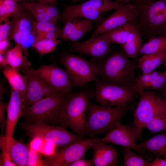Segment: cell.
Instances as JSON below:
<instances>
[{
  "mask_svg": "<svg viewBox=\"0 0 166 166\" xmlns=\"http://www.w3.org/2000/svg\"><path fill=\"white\" fill-rule=\"evenodd\" d=\"M123 50L113 52L104 59L97 60L92 58L96 75L107 83L133 87L136 66Z\"/></svg>",
  "mask_w": 166,
  "mask_h": 166,
  "instance_id": "1",
  "label": "cell"
},
{
  "mask_svg": "<svg viewBox=\"0 0 166 166\" xmlns=\"http://www.w3.org/2000/svg\"><path fill=\"white\" fill-rule=\"evenodd\" d=\"M137 16L134 25L141 36L148 40L166 35L164 10L166 2L134 0Z\"/></svg>",
  "mask_w": 166,
  "mask_h": 166,
  "instance_id": "2",
  "label": "cell"
},
{
  "mask_svg": "<svg viewBox=\"0 0 166 166\" xmlns=\"http://www.w3.org/2000/svg\"><path fill=\"white\" fill-rule=\"evenodd\" d=\"M133 106H109L89 102L85 123V133L91 138L99 134L106 135L121 124L120 120Z\"/></svg>",
  "mask_w": 166,
  "mask_h": 166,
  "instance_id": "3",
  "label": "cell"
},
{
  "mask_svg": "<svg viewBox=\"0 0 166 166\" xmlns=\"http://www.w3.org/2000/svg\"><path fill=\"white\" fill-rule=\"evenodd\" d=\"M66 95L59 116L61 127H68L77 135L85 134V123L90 97L84 91Z\"/></svg>",
  "mask_w": 166,
  "mask_h": 166,
  "instance_id": "4",
  "label": "cell"
},
{
  "mask_svg": "<svg viewBox=\"0 0 166 166\" xmlns=\"http://www.w3.org/2000/svg\"><path fill=\"white\" fill-rule=\"evenodd\" d=\"M123 4L112 0H88L79 4L66 5L60 19L64 22L70 18H80L98 22L107 12Z\"/></svg>",
  "mask_w": 166,
  "mask_h": 166,
  "instance_id": "5",
  "label": "cell"
},
{
  "mask_svg": "<svg viewBox=\"0 0 166 166\" xmlns=\"http://www.w3.org/2000/svg\"><path fill=\"white\" fill-rule=\"evenodd\" d=\"M19 126L28 136L33 138L39 137L45 140L52 141L57 147L65 146L72 141L84 139L63 127L50 125L39 120L25 121L20 123Z\"/></svg>",
  "mask_w": 166,
  "mask_h": 166,
  "instance_id": "6",
  "label": "cell"
},
{
  "mask_svg": "<svg viewBox=\"0 0 166 166\" xmlns=\"http://www.w3.org/2000/svg\"><path fill=\"white\" fill-rule=\"evenodd\" d=\"M67 94L45 97L22 109L25 121L39 120L53 125L59 123L61 106Z\"/></svg>",
  "mask_w": 166,
  "mask_h": 166,
  "instance_id": "7",
  "label": "cell"
},
{
  "mask_svg": "<svg viewBox=\"0 0 166 166\" xmlns=\"http://www.w3.org/2000/svg\"><path fill=\"white\" fill-rule=\"evenodd\" d=\"M94 81L96 99L101 105L125 107L133 101L137 93L133 88L107 83L96 77Z\"/></svg>",
  "mask_w": 166,
  "mask_h": 166,
  "instance_id": "8",
  "label": "cell"
},
{
  "mask_svg": "<svg viewBox=\"0 0 166 166\" xmlns=\"http://www.w3.org/2000/svg\"><path fill=\"white\" fill-rule=\"evenodd\" d=\"M140 95L138 104L132 113L133 124L137 129L139 139L141 138L142 129L149 119L166 113V99L151 90L144 91Z\"/></svg>",
  "mask_w": 166,
  "mask_h": 166,
  "instance_id": "9",
  "label": "cell"
},
{
  "mask_svg": "<svg viewBox=\"0 0 166 166\" xmlns=\"http://www.w3.org/2000/svg\"><path fill=\"white\" fill-rule=\"evenodd\" d=\"M60 62L66 68L73 84L77 86H83L94 81L96 78L95 67L91 61H88L76 55L66 53L61 56Z\"/></svg>",
  "mask_w": 166,
  "mask_h": 166,
  "instance_id": "10",
  "label": "cell"
},
{
  "mask_svg": "<svg viewBox=\"0 0 166 166\" xmlns=\"http://www.w3.org/2000/svg\"><path fill=\"white\" fill-rule=\"evenodd\" d=\"M98 137L83 139L72 141L59 149H56L52 156L45 159L46 166H69L72 163L83 157L85 153Z\"/></svg>",
  "mask_w": 166,
  "mask_h": 166,
  "instance_id": "11",
  "label": "cell"
},
{
  "mask_svg": "<svg viewBox=\"0 0 166 166\" xmlns=\"http://www.w3.org/2000/svg\"><path fill=\"white\" fill-rule=\"evenodd\" d=\"M13 18L9 36L16 45L21 47L26 57L28 49L32 46L36 40L34 21L24 11L19 16Z\"/></svg>",
  "mask_w": 166,
  "mask_h": 166,
  "instance_id": "12",
  "label": "cell"
},
{
  "mask_svg": "<svg viewBox=\"0 0 166 166\" xmlns=\"http://www.w3.org/2000/svg\"><path fill=\"white\" fill-rule=\"evenodd\" d=\"M40 78L48 86L59 93H70L73 85L66 69L55 65H43L38 70Z\"/></svg>",
  "mask_w": 166,
  "mask_h": 166,
  "instance_id": "13",
  "label": "cell"
},
{
  "mask_svg": "<svg viewBox=\"0 0 166 166\" xmlns=\"http://www.w3.org/2000/svg\"><path fill=\"white\" fill-rule=\"evenodd\" d=\"M23 72L26 79L27 89L25 98L22 103V109L42 99L43 96L51 97L60 94L40 78L37 70L29 67Z\"/></svg>",
  "mask_w": 166,
  "mask_h": 166,
  "instance_id": "14",
  "label": "cell"
},
{
  "mask_svg": "<svg viewBox=\"0 0 166 166\" xmlns=\"http://www.w3.org/2000/svg\"><path fill=\"white\" fill-rule=\"evenodd\" d=\"M99 25L94 30L90 38L128 23L134 24L137 16V9L132 2L121 6Z\"/></svg>",
  "mask_w": 166,
  "mask_h": 166,
  "instance_id": "15",
  "label": "cell"
},
{
  "mask_svg": "<svg viewBox=\"0 0 166 166\" xmlns=\"http://www.w3.org/2000/svg\"><path fill=\"white\" fill-rule=\"evenodd\" d=\"M139 139L137 128L121 125L117 126L106 134L101 140L104 142L129 148L136 151L141 155L144 150L140 148L136 143Z\"/></svg>",
  "mask_w": 166,
  "mask_h": 166,
  "instance_id": "16",
  "label": "cell"
},
{
  "mask_svg": "<svg viewBox=\"0 0 166 166\" xmlns=\"http://www.w3.org/2000/svg\"><path fill=\"white\" fill-rule=\"evenodd\" d=\"M110 44L99 35L84 41L73 42L71 49L73 52L86 55L95 60H101L111 52Z\"/></svg>",
  "mask_w": 166,
  "mask_h": 166,
  "instance_id": "17",
  "label": "cell"
},
{
  "mask_svg": "<svg viewBox=\"0 0 166 166\" xmlns=\"http://www.w3.org/2000/svg\"><path fill=\"white\" fill-rule=\"evenodd\" d=\"M133 87L137 93L141 94L146 91H163L166 87V71H155L140 74L134 78Z\"/></svg>",
  "mask_w": 166,
  "mask_h": 166,
  "instance_id": "18",
  "label": "cell"
},
{
  "mask_svg": "<svg viewBox=\"0 0 166 166\" xmlns=\"http://www.w3.org/2000/svg\"><path fill=\"white\" fill-rule=\"evenodd\" d=\"M61 39L73 42L81 39L85 34L92 30L94 26L92 21L80 18H73L64 21Z\"/></svg>",
  "mask_w": 166,
  "mask_h": 166,
  "instance_id": "19",
  "label": "cell"
},
{
  "mask_svg": "<svg viewBox=\"0 0 166 166\" xmlns=\"http://www.w3.org/2000/svg\"><path fill=\"white\" fill-rule=\"evenodd\" d=\"M100 139L96 142L91 148L93 149L91 160L95 166L118 165V152L112 146L106 145Z\"/></svg>",
  "mask_w": 166,
  "mask_h": 166,
  "instance_id": "20",
  "label": "cell"
},
{
  "mask_svg": "<svg viewBox=\"0 0 166 166\" xmlns=\"http://www.w3.org/2000/svg\"><path fill=\"white\" fill-rule=\"evenodd\" d=\"M7 117L5 136L7 140H11L16 124L22 117V104L18 91L10 88V98L7 107Z\"/></svg>",
  "mask_w": 166,
  "mask_h": 166,
  "instance_id": "21",
  "label": "cell"
},
{
  "mask_svg": "<svg viewBox=\"0 0 166 166\" xmlns=\"http://www.w3.org/2000/svg\"><path fill=\"white\" fill-rule=\"evenodd\" d=\"M0 147L2 151L8 152L17 166H26L28 147L13 137L10 141L5 135L0 137Z\"/></svg>",
  "mask_w": 166,
  "mask_h": 166,
  "instance_id": "22",
  "label": "cell"
},
{
  "mask_svg": "<svg viewBox=\"0 0 166 166\" xmlns=\"http://www.w3.org/2000/svg\"><path fill=\"white\" fill-rule=\"evenodd\" d=\"M21 5L31 12L36 21L48 22L55 24L54 21L58 15V11L55 5L33 2H23Z\"/></svg>",
  "mask_w": 166,
  "mask_h": 166,
  "instance_id": "23",
  "label": "cell"
},
{
  "mask_svg": "<svg viewBox=\"0 0 166 166\" xmlns=\"http://www.w3.org/2000/svg\"><path fill=\"white\" fill-rule=\"evenodd\" d=\"M8 81L10 88L18 91L22 104L25 98L27 89V80L25 76L19 72V70L8 65L2 70Z\"/></svg>",
  "mask_w": 166,
  "mask_h": 166,
  "instance_id": "24",
  "label": "cell"
},
{
  "mask_svg": "<svg viewBox=\"0 0 166 166\" xmlns=\"http://www.w3.org/2000/svg\"><path fill=\"white\" fill-rule=\"evenodd\" d=\"M138 145L144 150L166 159V132L156 135Z\"/></svg>",
  "mask_w": 166,
  "mask_h": 166,
  "instance_id": "25",
  "label": "cell"
},
{
  "mask_svg": "<svg viewBox=\"0 0 166 166\" xmlns=\"http://www.w3.org/2000/svg\"><path fill=\"white\" fill-rule=\"evenodd\" d=\"M166 57V51L144 54L138 60L137 67L143 73H151L163 64Z\"/></svg>",
  "mask_w": 166,
  "mask_h": 166,
  "instance_id": "26",
  "label": "cell"
},
{
  "mask_svg": "<svg viewBox=\"0 0 166 166\" xmlns=\"http://www.w3.org/2000/svg\"><path fill=\"white\" fill-rule=\"evenodd\" d=\"M133 24L128 23L104 32L100 35L110 43L124 44L126 42Z\"/></svg>",
  "mask_w": 166,
  "mask_h": 166,
  "instance_id": "27",
  "label": "cell"
},
{
  "mask_svg": "<svg viewBox=\"0 0 166 166\" xmlns=\"http://www.w3.org/2000/svg\"><path fill=\"white\" fill-rule=\"evenodd\" d=\"M141 36L133 24L126 42L121 45L122 49L129 58H134L139 53L142 45Z\"/></svg>",
  "mask_w": 166,
  "mask_h": 166,
  "instance_id": "28",
  "label": "cell"
},
{
  "mask_svg": "<svg viewBox=\"0 0 166 166\" xmlns=\"http://www.w3.org/2000/svg\"><path fill=\"white\" fill-rule=\"evenodd\" d=\"M23 51L18 45L8 50L6 54L5 57L8 65L13 68L20 70L22 72L30 67V63L23 55Z\"/></svg>",
  "mask_w": 166,
  "mask_h": 166,
  "instance_id": "29",
  "label": "cell"
},
{
  "mask_svg": "<svg viewBox=\"0 0 166 166\" xmlns=\"http://www.w3.org/2000/svg\"><path fill=\"white\" fill-rule=\"evenodd\" d=\"M25 9L13 0H0V22L9 17L13 18L20 15Z\"/></svg>",
  "mask_w": 166,
  "mask_h": 166,
  "instance_id": "30",
  "label": "cell"
},
{
  "mask_svg": "<svg viewBox=\"0 0 166 166\" xmlns=\"http://www.w3.org/2000/svg\"><path fill=\"white\" fill-rule=\"evenodd\" d=\"M162 51H166V35L156 36L148 40L142 45L138 54H148Z\"/></svg>",
  "mask_w": 166,
  "mask_h": 166,
  "instance_id": "31",
  "label": "cell"
},
{
  "mask_svg": "<svg viewBox=\"0 0 166 166\" xmlns=\"http://www.w3.org/2000/svg\"><path fill=\"white\" fill-rule=\"evenodd\" d=\"M61 39H43L37 40L32 45L40 56L55 51L57 46L61 42Z\"/></svg>",
  "mask_w": 166,
  "mask_h": 166,
  "instance_id": "32",
  "label": "cell"
},
{
  "mask_svg": "<svg viewBox=\"0 0 166 166\" xmlns=\"http://www.w3.org/2000/svg\"><path fill=\"white\" fill-rule=\"evenodd\" d=\"M121 151L124 156L123 166H143L150 160H144L140 155L132 152L131 149L123 147Z\"/></svg>",
  "mask_w": 166,
  "mask_h": 166,
  "instance_id": "33",
  "label": "cell"
},
{
  "mask_svg": "<svg viewBox=\"0 0 166 166\" xmlns=\"http://www.w3.org/2000/svg\"><path fill=\"white\" fill-rule=\"evenodd\" d=\"M152 133H156L166 130V113L156 115L149 119L144 128Z\"/></svg>",
  "mask_w": 166,
  "mask_h": 166,
  "instance_id": "34",
  "label": "cell"
},
{
  "mask_svg": "<svg viewBox=\"0 0 166 166\" xmlns=\"http://www.w3.org/2000/svg\"><path fill=\"white\" fill-rule=\"evenodd\" d=\"M26 166H46L40 153L28 147Z\"/></svg>",
  "mask_w": 166,
  "mask_h": 166,
  "instance_id": "35",
  "label": "cell"
},
{
  "mask_svg": "<svg viewBox=\"0 0 166 166\" xmlns=\"http://www.w3.org/2000/svg\"><path fill=\"white\" fill-rule=\"evenodd\" d=\"M34 26L36 33L39 32H49L62 31L61 28L55 24L48 22H42L35 21Z\"/></svg>",
  "mask_w": 166,
  "mask_h": 166,
  "instance_id": "36",
  "label": "cell"
},
{
  "mask_svg": "<svg viewBox=\"0 0 166 166\" xmlns=\"http://www.w3.org/2000/svg\"><path fill=\"white\" fill-rule=\"evenodd\" d=\"M57 148L56 145L53 141L45 140L43 145L40 154L45 156L47 157L51 156L55 153Z\"/></svg>",
  "mask_w": 166,
  "mask_h": 166,
  "instance_id": "37",
  "label": "cell"
},
{
  "mask_svg": "<svg viewBox=\"0 0 166 166\" xmlns=\"http://www.w3.org/2000/svg\"><path fill=\"white\" fill-rule=\"evenodd\" d=\"M3 22L4 23L0 25V40L8 38L11 28V22L8 18Z\"/></svg>",
  "mask_w": 166,
  "mask_h": 166,
  "instance_id": "38",
  "label": "cell"
},
{
  "mask_svg": "<svg viewBox=\"0 0 166 166\" xmlns=\"http://www.w3.org/2000/svg\"><path fill=\"white\" fill-rule=\"evenodd\" d=\"M44 140V139L40 137H34L29 144L28 147L40 153Z\"/></svg>",
  "mask_w": 166,
  "mask_h": 166,
  "instance_id": "39",
  "label": "cell"
},
{
  "mask_svg": "<svg viewBox=\"0 0 166 166\" xmlns=\"http://www.w3.org/2000/svg\"><path fill=\"white\" fill-rule=\"evenodd\" d=\"M62 31L36 33V40L43 39H53L61 38Z\"/></svg>",
  "mask_w": 166,
  "mask_h": 166,
  "instance_id": "40",
  "label": "cell"
},
{
  "mask_svg": "<svg viewBox=\"0 0 166 166\" xmlns=\"http://www.w3.org/2000/svg\"><path fill=\"white\" fill-rule=\"evenodd\" d=\"M0 166H15V163L13 160L10 154L7 152L2 151L0 155Z\"/></svg>",
  "mask_w": 166,
  "mask_h": 166,
  "instance_id": "41",
  "label": "cell"
},
{
  "mask_svg": "<svg viewBox=\"0 0 166 166\" xmlns=\"http://www.w3.org/2000/svg\"><path fill=\"white\" fill-rule=\"evenodd\" d=\"M145 166H166V159L156 156L153 161L147 162L145 164Z\"/></svg>",
  "mask_w": 166,
  "mask_h": 166,
  "instance_id": "42",
  "label": "cell"
},
{
  "mask_svg": "<svg viewBox=\"0 0 166 166\" xmlns=\"http://www.w3.org/2000/svg\"><path fill=\"white\" fill-rule=\"evenodd\" d=\"M5 108V105L2 102V99H0V127L1 128V133H3L4 128L6 126V121H5L4 111Z\"/></svg>",
  "mask_w": 166,
  "mask_h": 166,
  "instance_id": "43",
  "label": "cell"
},
{
  "mask_svg": "<svg viewBox=\"0 0 166 166\" xmlns=\"http://www.w3.org/2000/svg\"><path fill=\"white\" fill-rule=\"evenodd\" d=\"M93 164L91 160L80 158L71 164L69 166H91Z\"/></svg>",
  "mask_w": 166,
  "mask_h": 166,
  "instance_id": "44",
  "label": "cell"
},
{
  "mask_svg": "<svg viewBox=\"0 0 166 166\" xmlns=\"http://www.w3.org/2000/svg\"><path fill=\"white\" fill-rule=\"evenodd\" d=\"M10 45L8 38L0 40V54H4Z\"/></svg>",
  "mask_w": 166,
  "mask_h": 166,
  "instance_id": "45",
  "label": "cell"
},
{
  "mask_svg": "<svg viewBox=\"0 0 166 166\" xmlns=\"http://www.w3.org/2000/svg\"><path fill=\"white\" fill-rule=\"evenodd\" d=\"M8 63L5 56L3 54H0V65L3 69L8 66Z\"/></svg>",
  "mask_w": 166,
  "mask_h": 166,
  "instance_id": "46",
  "label": "cell"
},
{
  "mask_svg": "<svg viewBox=\"0 0 166 166\" xmlns=\"http://www.w3.org/2000/svg\"><path fill=\"white\" fill-rule=\"evenodd\" d=\"M38 2L41 3H47L50 4L56 5V4L55 3L53 0H38Z\"/></svg>",
  "mask_w": 166,
  "mask_h": 166,
  "instance_id": "47",
  "label": "cell"
},
{
  "mask_svg": "<svg viewBox=\"0 0 166 166\" xmlns=\"http://www.w3.org/2000/svg\"><path fill=\"white\" fill-rule=\"evenodd\" d=\"M132 0H115V1L118 3L124 4L128 3Z\"/></svg>",
  "mask_w": 166,
  "mask_h": 166,
  "instance_id": "48",
  "label": "cell"
},
{
  "mask_svg": "<svg viewBox=\"0 0 166 166\" xmlns=\"http://www.w3.org/2000/svg\"><path fill=\"white\" fill-rule=\"evenodd\" d=\"M162 96L164 99H166V87L163 91Z\"/></svg>",
  "mask_w": 166,
  "mask_h": 166,
  "instance_id": "49",
  "label": "cell"
},
{
  "mask_svg": "<svg viewBox=\"0 0 166 166\" xmlns=\"http://www.w3.org/2000/svg\"><path fill=\"white\" fill-rule=\"evenodd\" d=\"M164 15H165V24L166 30V6H165L164 10Z\"/></svg>",
  "mask_w": 166,
  "mask_h": 166,
  "instance_id": "50",
  "label": "cell"
},
{
  "mask_svg": "<svg viewBox=\"0 0 166 166\" xmlns=\"http://www.w3.org/2000/svg\"><path fill=\"white\" fill-rule=\"evenodd\" d=\"M163 64L164 65L165 67V69H166V57L165 58L164 61V62L163 63Z\"/></svg>",
  "mask_w": 166,
  "mask_h": 166,
  "instance_id": "51",
  "label": "cell"
},
{
  "mask_svg": "<svg viewBox=\"0 0 166 166\" xmlns=\"http://www.w3.org/2000/svg\"><path fill=\"white\" fill-rule=\"evenodd\" d=\"M148 1H156L157 0H163L166 2V0H146Z\"/></svg>",
  "mask_w": 166,
  "mask_h": 166,
  "instance_id": "52",
  "label": "cell"
},
{
  "mask_svg": "<svg viewBox=\"0 0 166 166\" xmlns=\"http://www.w3.org/2000/svg\"><path fill=\"white\" fill-rule=\"evenodd\" d=\"M15 1H16V2H17V1H23L24 0H13Z\"/></svg>",
  "mask_w": 166,
  "mask_h": 166,
  "instance_id": "53",
  "label": "cell"
},
{
  "mask_svg": "<svg viewBox=\"0 0 166 166\" xmlns=\"http://www.w3.org/2000/svg\"><path fill=\"white\" fill-rule=\"evenodd\" d=\"M80 0H73V2H76V1H80Z\"/></svg>",
  "mask_w": 166,
  "mask_h": 166,
  "instance_id": "54",
  "label": "cell"
}]
</instances>
